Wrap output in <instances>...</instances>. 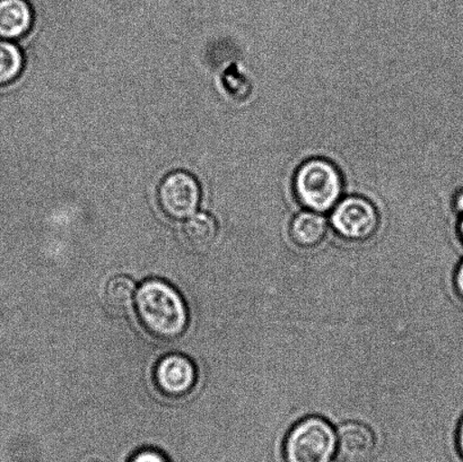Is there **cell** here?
<instances>
[{"label":"cell","mask_w":463,"mask_h":462,"mask_svg":"<svg viewBox=\"0 0 463 462\" xmlns=\"http://www.w3.org/2000/svg\"><path fill=\"white\" fill-rule=\"evenodd\" d=\"M136 314L143 328L163 341L179 337L187 328V307L183 297L162 280H148L139 288Z\"/></svg>","instance_id":"obj_1"},{"label":"cell","mask_w":463,"mask_h":462,"mask_svg":"<svg viewBox=\"0 0 463 462\" xmlns=\"http://www.w3.org/2000/svg\"><path fill=\"white\" fill-rule=\"evenodd\" d=\"M294 193L307 211L324 212L337 205L343 193L340 171L325 158H310L294 175Z\"/></svg>","instance_id":"obj_2"},{"label":"cell","mask_w":463,"mask_h":462,"mask_svg":"<svg viewBox=\"0 0 463 462\" xmlns=\"http://www.w3.org/2000/svg\"><path fill=\"white\" fill-rule=\"evenodd\" d=\"M335 456L337 432L320 416L299 420L285 438V462H334Z\"/></svg>","instance_id":"obj_3"},{"label":"cell","mask_w":463,"mask_h":462,"mask_svg":"<svg viewBox=\"0 0 463 462\" xmlns=\"http://www.w3.org/2000/svg\"><path fill=\"white\" fill-rule=\"evenodd\" d=\"M380 214L369 199L351 196L338 202L331 225L340 238L353 243L370 241L380 229Z\"/></svg>","instance_id":"obj_4"},{"label":"cell","mask_w":463,"mask_h":462,"mask_svg":"<svg viewBox=\"0 0 463 462\" xmlns=\"http://www.w3.org/2000/svg\"><path fill=\"white\" fill-rule=\"evenodd\" d=\"M201 197L198 181L185 171L167 174L157 189V203L163 214L175 221L189 219L197 211Z\"/></svg>","instance_id":"obj_5"},{"label":"cell","mask_w":463,"mask_h":462,"mask_svg":"<svg viewBox=\"0 0 463 462\" xmlns=\"http://www.w3.org/2000/svg\"><path fill=\"white\" fill-rule=\"evenodd\" d=\"M196 368L185 356L179 354L165 356L156 365V386L166 396L187 395L196 383Z\"/></svg>","instance_id":"obj_6"},{"label":"cell","mask_w":463,"mask_h":462,"mask_svg":"<svg viewBox=\"0 0 463 462\" xmlns=\"http://www.w3.org/2000/svg\"><path fill=\"white\" fill-rule=\"evenodd\" d=\"M376 449V437L369 425L348 420L337 429V455L344 462H367Z\"/></svg>","instance_id":"obj_7"},{"label":"cell","mask_w":463,"mask_h":462,"mask_svg":"<svg viewBox=\"0 0 463 462\" xmlns=\"http://www.w3.org/2000/svg\"><path fill=\"white\" fill-rule=\"evenodd\" d=\"M328 231V222L320 212L306 211L298 212L290 221L289 238L295 246L313 250L325 243Z\"/></svg>","instance_id":"obj_8"},{"label":"cell","mask_w":463,"mask_h":462,"mask_svg":"<svg viewBox=\"0 0 463 462\" xmlns=\"http://www.w3.org/2000/svg\"><path fill=\"white\" fill-rule=\"evenodd\" d=\"M33 9L27 0H0V39L16 40L29 33Z\"/></svg>","instance_id":"obj_9"},{"label":"cell","mask_w":463,"mask_h":462,"mask_svg":"<svg viewBox=\"0 0 463 462\" xmlns=\"http://www.w3.org/2000/svg\"><path fill=\"white\" fill-rule=\"evenodd\" d=\"M181 234L185 246L192 250L207 252L216 242L219 226L214 217L201 212V214L190 216L185 221Z\"/></svg>","instance_id":"obj_10"},{"label":"cell","mask_w":463,"mask_h":462,"mask_svg":"<svg viewBox=\"0 0 463 462\" xmlns=\"http://www.w3.org/2000/svg\"><path fill=\"white\" fill-rule=\"evenodd\" d=\"M135 283L127 276H116L109 280L104 289L103 301L109 312L113 316L128 314L133 306Z\"/></svg>","instance_id":"obj_11"},{"label":"cell","mask_w":463,"mask_h":462,"mask_svg":"<svg viewBox=\"0 0 463 462\" xmlns=\"http://www.w3.org/2000/svg\"><path fill=\"white\" fill-rule=\"evenodd\" d=\"M24 68L20 48L8 40L0 39V88L14 83Z\"/></svg>","instance_id":"obj_12"},{"label":"cell","mask_w":463,"mask_h":462,"mask_svg":"<svg viewBox=\"0 0 463 462\" xmlns=\"http://www.w3.org/2000/svg\"><path fill=\"white\" fill-rule=\"evenodd\" d=\"M130 462H169L165 456L156 450H143L134 456Z\"/></svg>","instance_id":"obj_13"},{"label":"cell","mask_w":463,"mask_h":462,"mask_svg":"<svg viewBox=\"0 0 463 462\" xmlns=\"http://www.w3.org/2000/svg\"><path fill=\"white\" fill-rule=\"evenodd\" d=\"M455 288L458 296L463 300V260L460 262L459 266H458L455 274Z\"/></svg>","instance_id":"obj_14"},{"label":"cell","mask_w":463,"mask_h":462,"mask_svg":"<svg viewBox=\"0 0 463 462\" xmlns=\"http://www.w3.org/2000/svg\"><path fill=\"white\" fill-rule=\"evenodd\" d=\"M453 207L459 217L463 215V189L456 193L455 199H453Z\"/></svg>","instance_id":"obj_15"},{"label":"cell","mask_w":463,"mask_h":462,"mask_svg":"<svg viewBox=\"0 0 463 462\" xmlns=\"http://www.w3.org/2000/svg\"><path fill=\"white\" fill-rule=\"evenodd\" d=\"M457 447H458V450H459L461 458L463 459V418L461 419L459 428H458Z\"/></svg>","instance_id":"obj_16"},{"label":"cell","mask_w":463,"mask_h":462,"mask_svg":"<svg viewBox=\"0 0 463 462\" xmlns=\"http://www.w3.org/2000/svg\"><path fill=\"white\" fill-rule=\"evenodd\" d=\"M458 232H459L461 241L463 243V215L460 216L459 225H458Z\"/></svg>","instance_id":"obj_17"}]
</instances>
